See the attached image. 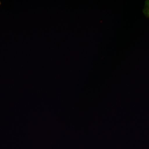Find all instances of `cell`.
<instances>
[{"instance_id":"6da1fadb","label":"cell","mask_w":149,"mask_h":149,"mask_svg":"<svg viewBox=\"0 0 149 149\" xmlns=\"http://www.w3.org/2000/svg\"><path fill=\"white\" fill-rule=\"evenodd\" d=\"M144 14L149 18V1H146L145 8L143 10Z\"/></svg>"}]
</instances>
